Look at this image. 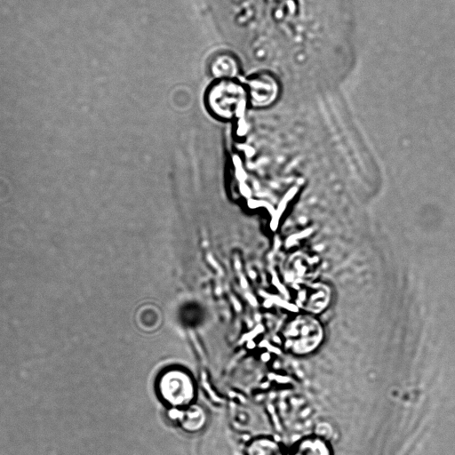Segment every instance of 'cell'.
<instances>
[{
	"mask_svg": "<svg viewBox=\"0 0 455 455\" xmlns=\"http://www.w3.org/2000/svg\"><path fill=\"white\" fill-rule=\"evenodd\" d=\"M247 455H284V451L275 440L261 438L254 441L249 446Z\"/></svg>",
	"mask_w": 455,
	"mask_h": 455,
	"instance_id": "7",
	"label": "cell"
},
{
	"mask_svg": "<svg viewBox=\"0 0 455 455\" xmlns=\"http://www.w3.org/2000/svg\"><path fill=\"white\" fill-rule=\"evenodd\" d=\"M248 95L255 101H262L273 96L277 89V79L270 71H257L250 75L245 82Z\"/></svg>",
	"mask_w": 455,
	"mask_h": 455,
	"instance_id": "5",
	"label": "cell"
},
{
	"mask_svg": "<svg viewBox=\"0 0 455 455\" xmlns=\"http://www.w3.org/2000/svg\"><path fill=\"white\" fill-rule=\"evenodd\" d=\"M290 455H333L329 442L322 435L302 436L292 446Z\"/></svg>",
	"mask_w": 455,
	"mask_h": 455,
	"instance_id": "6",
	"label": "cell"
},
{
	"mask_svg": "<svg viewBox=\"0 0 455 455\" xmlns=\"http://www.w3.org/2000/svg\"><path fill=\"white\" fill-rule=\"evenodd\" d=\"M331 297L330 291L323 286H313L300 291L297 304L303 313L318 315L329 307Z\"/></svg>",
	"mask_w": 455,
	"mask_h": 455,
	"instance_id": "4",
	"label": "cell"
},
{
	"mask_svg": "<svg viewBox=\"0 0 455 455\" xmlns=\"http://www.w3.org/2000/svg\"><path fill=\"white\" fill-rule=\"evenodd\" d=\"M283 336L284 346L290 353L297 356H307L321 347L325 332L317 315L302 312L286 323Z\"/></svg>",
	"mask_w": 455,
	"mask_h": 455,
	"instance_id": "1",
	"label": "cell"
},
{
	"mask_svg": "<svg viewBox=\"0 0 455 455\" xmlns=\"http://www.w3.org/2000/svg\"><path fill=\"white\" fill-rule=\"evenodd\" d=\"M206 68L213 80L239 79L243 73L239 58L230 51L214 52L209 58Z\"/></svg>",
	"mask_w": 455,
	"mask_h": 455,
	"instance_id": "3",
	"label": "cell"
},
{
	"mask_svg": "<svg viewBox=\"0 0 455 455\" xmlns=\"http://www.w3.org/2000/svg\"><path fill=\"white\" fill-rule=\"evenodd\" d=\"M160 390L167 402L174 405H182L193 396L190 379L181 371H170L164 375L160 382Z\"/></svg>",
	"mask_w": 455,
	"mask_h": 455,
	"instance_id": "2",
	"label": "cell"
}]
</instances>
